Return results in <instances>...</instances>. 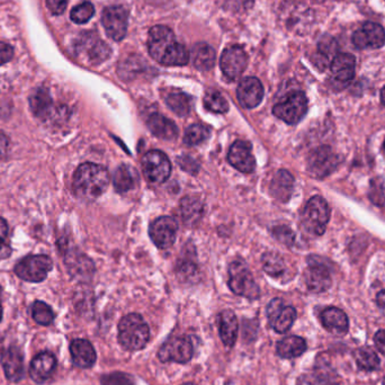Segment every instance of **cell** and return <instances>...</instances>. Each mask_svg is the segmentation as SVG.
<instances>
[{"mask_svg":"<svg viewBox=\"0 0 385 385\" xmlns=\"http://www.w3.org/2000/svg\"><path fill=\"white\" fill-rule=\"evenodd\" d=\"M267 318L270 326L276 333H284L296 321V311L293 307L284 305L280 298H274L267 307Z\"/></svg>","mask_w":385,"mask_h":385,"instance_id":"12","label":"cell"},{"mask_svg":"<svg viewBox=\"0 0 385 385\" xmlns=\"http://www.w3.org/2000/svg\"><path fill=\"white\" fill-rule=\"evenodd\" d=\"M68 5V0H47V6L53 15H61Z\"/></svg>","mask_w":385,"mask_h":385,"instance_id":"47","label":"cell"},{"mask_svg":"<svg viewBox=\"0 0 385 385\" xmlns=\"http://www.w3.org/2000/svg\"><path fill=\"white\" fill-rule=\"evenodd\" d=\"M374 342L377 349L385 356V330H380L374 337Z\"/></svg>","mask_w":385,"mask_h":385,"instance_id":"49","label":"cell"},{"mask_svg":"<svg viewBox=\"0 0 385 385\" xmlns=\"http://www.w3.org/2000/svg\"><path fill=\"white\" fill-rule=\"evenodd\" d=\"M102 23L109 38L122 41L128 32V10L122 6L107 7L102 14Z\"/></svg>","mask_w":385,"mask_h":385,"instance_id":"9","label":"cell"},{"mask_svg":"<svg viewBox=\"0 0 385 385\" xmlns=\"http://www.w3.org/2000/svg\"><path fill=\"white\" fill-rule=\"evenodd\" d=\"M1 364L7 379L19 382L24 376V356L19 348L10 347L1 355Z\"/></svg>","mask_w":385,"mask_h":385,"instance_id":"21","label":"cell"},{"mask_svg":"<svg viewBox=\"0 0 385 385\" xmlns=\"http://www.w3.org/2000/svg\"><path fill=\"white\" fill-rule=\"evenodd\" d=\"M355 47L360 50L379 49L385 43V32L377 23L366 22L355 32L351 38Z\"/></svg>","mask_w":385,"mask_h":385,"instance_id":"14","label":"cell"},{"mask_svg":"<svg viewBox=\"0 0 385 385\" xmlns=\"http://www.w3.org/2000/svg\"><path fill=\"white\" fill-rule=\"evenodd\" d=\"M382 151H383V155H384L385 157V141L384 143H383Z\"/></svg>","mask_w":385,"mask_h":385,"instance_id":"54","label":"cell"},{"mask_svg":"<svg viewBox=\"0 0 385 385\" xmlns=\"http://www.w3.org/2000/svg\"><path fill=\"white\" fill-rule=\"evenodd\" d=\"M177 230V221L170 217H162L150 226V238L158 248H170L176 241Z\"/></svg>","mask_w":385,"mask_h":385,"instance_id":"13","label":"cell"},{"mask_svg":"<svg viewBox=\"0 0 385 385\" xmlns=\"http://www.w3.org/2000/svg\"><path fill=\"white\" fill-rule=\"evenodd\" d=\"M30 104L35 116H45L52 106V100L50 94L45 88H38L30 98Z\"/></svg>","mask_w":385,"mask_h":385,"instance_id":"33","label":"cell"},{"mask_svg":"<svg viewBox=\"0 0 385 385\" xmlns=\"http://www.w3.org/2000/svg\"><path fill=\"white\" fill-rule=\"evenodd\" d=\"M1 317H3V308H1V305H0V321H1Z\"/></svg>","mask_w":385,"mask_h":385,"instance_id":"53","label":"cell"},{"mask_svg":"<svg viewBox=\"0 0 385 385\" xmlns=\"http://www.w3.org/2000/svg\"><path fill=\"white\" fill-rule=\"evenodd\" d=\"M177 162L180 168L187 173L196 174L199 171V164L190 155H180L179 158L177 159Z\"/></svg>","mask_w":385,"mask_h":385,"instance_id":"45","label":"cell"},{"mask_svg":"<svg viewBox=\"0 0 385 385\" xmlns=\"http://www.w3.org/2000/svg\"><path fill=\"white\" fill-rule=\"evenodd\" d=\"M261 261L265 272L270 276H280L285 270L284 261L276 252H266Z\"/></svg>","mask_w":385,"mask_h":385,"instance_id":"37","label":"cell"},{"mask_svg":"<svg viewBox=\"0 0 385 385\" xmlns=\"http://www.w3.org/2000/svg\"><path fill=\"white\" fill-rule=\"evenodd\" d=\"M296 385H333V375L323 367H317L314 372L300 376Z\"/></svg>","mask_w":385,"mask_h":385,"instance_id":"36","label":"cell"},{"mask_svg":"<svg viewBox=\"0 0 385 385\" xmlns=\"http://www.w3.org/2000/svg\"><path fill=\"white\" fill-rule=\"evenodd\" d=\"M355 360L358 367L364 371H374L380 366V358L371 348H358L355 351Z\"/></svg>","mask_w":385,"mask_h":385,"instance_id":"35","label":"cell"},{"mask_svg":"<svg viewBox=\"0 0 385 385\" xmlns=\"http://www.w3.org/2000/svg\"><path fill=\"white\" fill-rule=\"evenodd\" d=\"M329 219L330 208L326 199L321 196H314L305 206L302 224L305 230L316 236H321L326 231Z\"/></svg>","mask_w":385,"mask_h":385,"instance_id":"4","label":"cell"},{"mask_svg":"<svg viewBox=\"0 0 385 385\" xmlns=\"http://www.w3.org/2000/svg\"><path fill=\"white\" fill-rule=\"evenodd\" d=\"M56 360L54 355L44 351L36 355L30 365V375L36 383H44L50 379L56 370Z\"/></svg>","mask_w":385,"mask_h":385,"instance_id":"22","label":"cell"},{"mask_svg":"<svg viewBox=\"0 0 385 385\" xmlns=\"http://www.w3.org/2000/svg\"><path fill=\"white\" fill-rule=\"evenodd\" d=\"M139 183V176L133 167L128 165H122L116 169L113 176L114 188L118 192H128L133 190Z\"/></svg>","mask_w":385,"mask_h":385,"instance_id":"28","label":"cell"},{"mask_svg":"<svg viewBox=\"0 0 385 385\" xmlns=\"http://www.w3.org/2000/svg\"><path fill=\"white\" fill-rule=\"evenodd\" d=\"M52 267V261L47 256H28L17 263L15 273L22 280L38 283L47 278Z\"/></svg>","mask_w":385,"mask_h":385,"instance_id":"7","label":"cell"},{"mask_svg":"<svg viewBox=\"0 0 385 385\" xmlns=\"http://www.w3.org/2000/svg\"><path fill=\"white\" fill-rule=\"evenodd\" d=\"M183 385H194V384H192V383H186V384H183Z\"/></svg>","mask_w":385,"mask_h":385,"instance_id":"55","label":"cell"},{"mask_svg":"<svg viewBox=\"0 0 385 385\" xmlns=\"http://www.w3.org/2000/svg\"><path fill=\"white\" fill-rule=\"evenodd\" d=\"M376 303H377V307H379L380 310L385 316V291L380 292L376 296Z\"/></svg>","mask_w":385,"mask_h":385,"instance_id":"51","label":"cell"},{"mask_svg":"<svg viewBox=\"0 0 385 385\" xmlns=\"http://www.w3.org/2000/svg\"><path fill=\"white\" fill-rule=\"evenodd\" d=\"M166 103L173 112L179 116H186L192 111V100L185 93H171L166 97Z\"/></svg>","mask_w":385,"mask_h":385,"instance_id":"32","label":"cell"},{"mask_svg":"<svg viewBox=\"0 0 385 385\" xmlns=\"http://www.w3.org/2000/svg\"><path fill=\"white\" fill-rule=\"evenodd\" d=\"M151 133L162 140H174L178 137L177 125L162 114H153L148 120Z\"/></svg>","mask_w":385,"mask_h":385,"instance_id":"25","label":"cell"},{"mask_svg":"<svg viewBox=\"0 0 385 385\" xmlns=\"http://www.w3.org/2000/svg\"><path fill=\"white\" fill-rule=\"evenodd\" d=\"M219 331L224 345H234L238 337V319L231 310H224L219 316Z\"/></svg>","mask_w":385,"mask_h":385,"instance_id":"27","label":"cell"},{"mask_svg":"<svg viewBox=\"0 0 385 385\" xmlns=\"http://www.w3.org/2000/svg\"><path fill=\"white\" fill-rule=\"evenodd\" d=\"M8 138L0 132V160H3L5 157H6L7 151H8Z\"/></svg>","mask_w":385,"mask_h":385,"instance_id":"50","label":"cell"},{"mask_svg":"<svg viewBox=\"0 0 385 385\" xmlns=\"http://www.w3.org/2000/svg\"><path fill=\"white\" fill-rule=\"evenodd\" d=\"M204 105L208 111L213 113H227L229 111V104L227 100L219 91H208L204 97Z\"/></svg>","mask_w":385,"mask_h":385,"instance_id":"39","label":"cell"},{"mask_svg":"<svg viewBox=\"0 0 385 385\" xmlns=\"http://www.w3.org/2000/svg\"><path fill=\"white\" fill-rule=\"evenodd\" d=\"M190 61V52L183 44L176 43L168 51L167 54L164 56L162 65L168 67H177V65H185Z\"/></svg>","mask_w":385,"mask_h":385,"instance_id":"34","label":"cell"},{"mask_svg":"<svg viewBox=\"0 0 385 385\" xmlns=\"http://www.w3.org/2000/svg\"><path fill=\"white\" fill-rule=\"evenodd\" d=\"M142 170L150 183H165L170 176V160L162 151L153 150V151L146 153L143 157Z\"/></svg>","mask_w":385,"mask_h":385,"instance_id":"8","label":"cell"},{"mask_svg":"<svg viewBox=\"0 0 385 385\" xmlns=\"http://www.w3.org/2000/svg\"><path fill=\"white\" fill-rule=\"evenodd\" d=\"M368 195L374 204L382 206L385 202L384 190H383L382 183H379V179L373 180Z\"/></svg>","mask_w":385,"mask_h":385,"instance_id":"44","label":"cell"},{"mask_svg":"<svg viewBox=\"0 0 385 385\" xmlns=\"http://www.w3.org/2000/svg\"><path fill=\"white\" fill-rule=\"evenodd\" d=\"M95 14V8L90 3H82L76 6L72 10L70 19L76 24H85L87 23Z\"/></svg>","mask_w":385,"mask_h":385,"instance_id":"41","label":"cell"},{"mask_svg":"<svg viewBox=\"0 0 385 385\" xmlns=\"http://www.w3.org/2000/svg\"><path fill=\"white\" fill-rule=\"evenodd\" d=\"M109 185V170L91 162L79 166L74 176V190L81 199H97L103 195Z\"/></svg>","mask_w":385,"mask_h":385,"instance_id":"1","label":"cell"},{"mask_svg":"<svg viewBox=\"0 0 385 385\" xmlns=\"http://www.w3.org/2000/svg\"><path fill=\"white\" fill-rule=\"evenodd\" d=\"M236 96L245 109H255L264 98V87L255 77H247L240 81Z\"/></svg>","mask_w":385,"mask_h":385,"instance_id":"20","label":"cell"},{"mask_svg":"<svg viewBox=\"0 0 385 385\" xmlns=\"http://www.w3.org/2000/svg\"><path fill=\"white\" fill-rule=\"evenodd\" d=\"M192 342L188 337H175L166 342L159 351V360L162 362L187 363L192 356Z\"/></svg>","mask_w":385,"mask_h":385,"instance_id":"10","label":"cell"},{"mask_svg":"<svg viewBox=\"0 0 385 385\" xmlns=\"http://www.w3.org/2000/svg\"><path fill=\"white\" fill-rule=\"evenodd\" d=\"M32 314H33V319L35 322L38 323L41 326H49L54 320L52 309L44 302H35L33 309H32Z\"/></svg>","mask_w":385,"mask_h":385,"instance_id":"40","label":"cell"},{"mask_svg":"<svg viewBox=\"0 0 385 385\" xmlns=\"http://www.w3.org/2000/svg\"><path fill=\"white\" fill-rule=\"evenodd\" d=\"M381 102H382L383 105L385 106V87L383 88L382 91H381Z\"/></svg>","mask_w":385,"mask_h":385,"instance_id":"52","label":"cell"},{"mask_svg":"<svg viewBox=\"0 0 385 385\" xmlns=\"http://www.w3.org/2000/svg\"><path fill=\"white\" fill-rule=\"evenodd\" d=\"M75 54L85 63L91 65H100L109 59L112 50L96 34L86 32L75 42Z\"/></svg>","mask_w":385,"mask_h":385,"instance_id":"3","label":"cell"},{"mask_svg":"<svg viewBox=\"0 0 385 385\" xmlns=\"http://www.w3.org/2000/svg\"><path fill=\"white\" fill-rule=\"evenodd\" d=\"M192 63L201 72H208L215 65L217 53L208 43H197L192 47Z\"/></svg>","mask_w":385,"mask_h":385,"instance_id":"29","label":"cell"},{"mask_svg":"<svg viewBox=\"0 0 385 385\" xmlns=\"http://www.w3.org/2000/svg\"><path fill=\"white\" fill-rule=\"evenodd\" d=\"M273 233L278 241L286 245H292L296 240L294 232L287 227L274 228Z\"/></svg>","mask_w":385,"mask_h":385,"instance_id":"43","label":"cell"},{"mask_svg":"<svg viewBox=\"0 0 385 385\" xmlns=\"http://www.w3.org/2000/svg\"><path fill=\"white\" fill-rule=\"evenodd\" d=\"M228 162L230 165L245 174L255 170L256 160L252 155L250 143L245 141H236L231 146L228 153Z\"/></svg>","mask_w":385,"mask_h":385,"instance_id":"19","label":"cell"},{"mask_svg":"<svg viewBox=\"0 0 385 385\" xmlns=\"http://www.w3.org/2000/svg\"><path fill=\"white\" fill-rule=\"evenodd\" d=\"M149 326L140 314H128L118 323V342L126 351H141L149 342Z\"/></svg>","mask_w":385,"mask_h":385,"instance_id":"2","label":"cell"},{"mask_svg":"<svg viewBox=\"0 0 385 385\" xmlns=\"http://www.w3.org/2000/svg\"><path fill=\"white\" fill-rule=\"evenodd\" d=\"M321 321L328 331L336 335H345L349 328L347 316L338 308H328L323 311Z\"/></svg>","mask_w":385,"mask_h":385,"instance_id":"26","label":"cell"},{"mask_svg":"<svg viewBox=\"0 0 385 385\" xmlns=\"http://www.w3.org/2000/svg\"><path fill=\"white\" fill-rule=\"evenodd\" d=\"M210 133H211L210 129L206 125H190V128L186 130V133L184 137V142L186 143L187 146H196V144H199V143L208 140Z\"/></svg>","mask_w":385,"mask_h":385,"instance_id":"38","label":"cell"},{"mask_svg":"<svg viewBox=\"0 0 385 385\" xmlns=\"http://www.w3.org/2000/svg\"><path fill=\"white\" fill-rule=\"evenodd\" d=\"M308 111V100L305 93L293 91L280 103L274 106L273 113L276 118L287 124H296L305 118Z\"/></svg>","mask_w":385,"mask_h":385,"instance_id":"6","label":"cell"},{"mask_svg":"<svg viewBox=\"0 0 385 385\" xmlns=\"http://www.w3.org/2000/svg\"><path fill=\"white\" fill-rule=\"evenodd\" d=\"M103 385H133L132 376L124 373H113L102 377Z\"/></svg>","mask_w":385,"mask_h":385,"instance_id":"42","label":"cell"},{"mask_svg":"<svg viewBox=\"0 0 385 385\" xmlns=\"http://www.w3.org/2000/svg\"><path fill=\"white\" fill-rule=\"evenodd\" d=\"M338 165V158L329 146H321L314 150L309 157L308 170L316 178L326 177Z\"/></svg>","mask_w":385,"mask_h":385,"instance_id":"16","label":"cell"},{"mask_svg":"<svg viewBox=\"0 0 385 385\" xmlns=\"http://www.w3.org/2000/svg\"><path fill=\"white\" fill-rule=\"evenodd\" d=\"M383 385H385V377H384V381H383Z\"/></svg>","mask_w":385,"mask_h":385,"instance_id":"56","label":"cell"},{"mask_svg":"<svg viewBox=\"0 0 385 385\" xmlns=\"http://www.w3.org/2000/svg\"><path fill=\"white\" fill-rule=\"evenodd\" d=\"M247 63H248V56L245 54V50L243 47L236 45L228 47L221 56V70L230 80H236L243 75Z\"/></svg>","mask_w":385,"mask_h":385,"instance_id":"15","label":"cell"},{"mask_svg":"<svg viewBox=\"0 0 385 385\" xmlns=\"http://www.w3.org/2000/svg\"><path fill=\"white\" fill-rule=\"evenodd\" d=\"M180 214L187 224L192 226L202 217V202L194 196H187L180 202Z\"/></svg>","mask_w":385,"mask_h":385,"instance_id":"31","label":"cell"},{"mask_svg":"<svg viewBox=\"0 0 385 385\" xmlns=\"http://www.w3.org/2000/svg\"><path fill=\"white\" fill-rule=\"evenodd\" d=\"M229 286L236 296L255 300L259 298V287L250 270L241 261H233L229 267Z\"/></svg>","mask_w":385,"mask_h":385,"instance_id":"5","label":"cell"},{"mask_svg":"<svg viewBox=\"0 0 385 385\" xmlns=\"http://www.w3.org/2000/svg\"><path fill=\"white\" fill-rule=\"evenodd\" d=\"M305 283L308 289L314 293L324 292L331 285V276L327 265L319 263V258L311 257L309 267L305 270Z\"/></svg>","mask_w":385,"mask_h":385,"instance_id":"18","label":"cell"},{"mask_svg":"<svg viewBox=\"0 0 385 385\" xmlns=\"http://www.w3.org/2000/svg\"><path fill=\"white\" fill-rule=\"evenodd\" d=\"M7 236H8V226L6 221L0 218V257L10 254V247L7 245Z\"/></svg>","mask_w":385,"mask_h":385,"instance_id":"46","label":"cell"},{"mask_svg":"<svg viewBox=\"0 0 385 385\" xmlns=\"http://www.w3.org/2000/svg\"><path fill=\"white\" fill-rule=\"evenodd\" d=\"M307 351V342L298 336H289L277 344V354L283 358H296Z\"/></svg>","mask_w":385,"mask_h":385,"instance_id":"30","label":"cell"},{"mask_svg":"<svg viewBox=\"0 0 385 385\" xmlns=\"http://www.w3.org/2000/svg\"><path fill=\"white\" fill-rule=\"evenodd\" d=\"M356 60L351 53H339L330 63L333 86L345 88L355 76Z\"/></svg>","mask_w":385,"mask_h":385,"instance_id":"17","label":"cell"},{"mask_svg":"<svg viewBox=\"0 0 385 385\" xmlns=\"http://www.w3.org/2000/svg\"><path fill=\"white\" fill-rule=\"evenodd\" d=\"M175 43H176L175 34L167 26L157 25L150 30L148 50L151 58L157 63H162L164 56Z\"/></svg>","mask_w":385,"mask_h":385,"instance_id":"11","label":"cell"},{"mask_svg":"<svg viewBox=\"0 0 385 385\" xmlns=\"http://www.w3.org/2000/svg\"><path fill=\"white\" fill-rule=\"evenodd\" d=\"M14 56L13 47L10 44L0 42V65H5L12 60Z\"/></svg>","mask_w":385,"mask_h":385,"instance_id":"48","label":"cell"},{"mask_svg":"<svg viewBox=\"0 0 385 385\" xmlns=\"http://www.w3.org/2000/svg\"><path fill=\"white\" fill-rule=\"evenodd\" d=\"M294 177L287 170H278L270 182V192L274 199L287 202L293 194Z\"/></svg>","mask_w":385,"mask_h":385,"instance_id":"23","label":"cell"},{"mask_svg":"<svg viewBox=\"0 0 385 385\" xmlns=\"http://www.w3.org/2000/svg\"><path fill=\"white\" fill-rule=\"evenodd\" d=\"M72 362L80 368H90L96 362V351L86 339H75L70 345Z\"/></svg>","mask_w":385,"mask_h":385,"instance_id":"24","label":"cell"}]
</instances>
